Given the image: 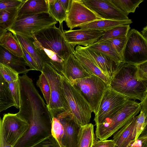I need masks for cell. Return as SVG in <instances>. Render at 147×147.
<instances>
[{
	"label": "cell",
	"instance_id": "cell-29",
	"mask_svg": "<svg viewBox=\"0 0 147 147\" xmlns=\"http://www.w3.org/2000/svg\"><path fill=\"white\" fill-rule=\"evenodd\" d=\"M90 49L100 53L118 61L123 62L121 57L116 51L110 46L101 42H97L88 47Z\"/></svg>",
	"mask_w": 147,
	"mask_h": 147
},
{
	"label": "cell",
	"instance_id": "cell-12",
	"mask_svg": "<svg viewBox=\"0 0 147 147\" xmlns=\"http://www.w3.org/2000/svg\"><path fill=\"white\" fill-rule=\"evenodd\" d=\"M2 123L5 139L13 147L25 134L29 126L26 121L16 113L4 114Z\"/></svg>",
	"mask_w": 147,
	"mask_h": 147
},
{
	"label": "cell",
	"instance_id": "cell-14",
	"mask_svg": "<svg viewBox=\"0 0 147 147\" xmlns=\"http://www.w3.org/2000/svg\"><path fill=\"white\" fill-rule=\"evenodd\" d=\"M84 4L101 19L119 20L129 19L127 15L111 0H81Z\"/></svg>",
	"mask_w": 147,
	"mask_h": 147
},
{
	"label": "cell",
	"instance_id": "cell-35",
	"mask_svg": "<svg viewBox=\"0 0 147 147\" xmlns=\"http://www.w3.org/2000/svg\"><path fill=\"white\" fill-rule=\"evenodd\" d=\"M64 133V128L62 123L57 118L53 117L51 128L52 136L55 139L61 143Z\"/></svg>",
	"mask_w": 147,
	"mask_h": 147
},
{
	"label": "cell",
	"instance_id": "cell-19",
	"mask_svg": "<svg viewBox=\"0 0 147 147\" xmlns=\"http://www.w3.org/2000/svg\"><path fill=\"white\" fill-rule=\"evenodd\" d=\"M59 119L64 128L61 144L65 147H77L78 136L80 127L68 117Z\"/></svg>",
	"mask_w": 147,
	"mask_h": 147
},
{
	"label": "cell",
	"instance_id": "cell-25",
	"mask_svg": "<svg viewBox=\"0 0 147 147\" xmlns=\"http://www.w3.org/2000/svg\"><path fill=\"white\" fill-rule=\"evenodd\" d=\"M15 105L8 84L0 73V113Z\"/></svg>",
	"mask_w": 147,
	"mask_h": 147
},
{
	"label": "cell",
	"instance_id": "cell-42",
	"mask_svg": "<svg viewBox=\"0 0 147 147\" xmlns=\"http://www.w3.org/2000/svg\"><path fill=\"white\" fill-rule=\"evenodd\" d=\"M115 143L113 140H98L95 141L92 147H114Z\"/></svg>",
	"mask_w": 147,
	"mask_h": 147
},
{
	"label": "cell",
	"instance_id": "cell-9",
	"mask_svg": "<svg viewBox=\"0 0 147 147\" xmlns=\"http://www.w3.org/2000/svg\"><path fill=\"white\" fill-rule=\"evenodd\" d=\"M41 72L47 78L50 87V98L47 108L52 118L56 117L65 111L60 88L59 73L50 65L47 63H44Z\"/></svg>",
	"mask_w": 147,
	"mask_h": 147
},
{
	"label": "cell",
	"instance_id": "cell-6",
	"mask_svg": "<svg viewBox=\"0 0 147 147\" xmlns=\"http://www.w3.org/2000/svg\"><path fill=\"white\" fill-rule=\"evenodd\" d=\"M57 22L48 12L22 15L17 16L12 26L7 30L32 38V33Z\"/></svg>",
	"mask_w": 147,
	"mask_h": 147
},
{
	"label": "cell",
	"instance_id": "cell-34",
	"mask_svg": "<svg viewBox=\"0 0 147 147\" xmlns=\"http://www.w3.org/2000/svg\"><path fill=\"white\" fill-rule=\"evenodd\" d=\"M140 114L136 116V140L146 129L147 124V112L141 110Z\"/></svg>",
	"mask_w": 147,
	"mask_h": 147
},
{
	"label": "cell",
	"instance_id": "cell-7",
	"mask_svg": "<svg viewBox=\"0 0 147 147\" xmlns=\"http://www.w3.org/2000/svg\"><path fill=\"white\" fill-rule=\"evenodd\" d=\"M70 83L79 91L96 114L104 93L109 86L101 79L94 75Z\"/></svg>",
	"mask_w": 147,
	"mask_h": 147
},
{
	"label": "cell",
	"instance_id": "cell-32",
	"mask_svg": "<svg viewBox=\"0 0 147 147\" xmlns=\"http://www.w3.org/2000/svg\"><path fill=\"white\" fill-rule=\"evenodd\" d=\"M36 85L40 88L43 95L47 105H48L50 98V87L47 78L42 72L39 76V78L36 82Z\"/></svg>",
	"mask_w": 147,
	"mask_h": 147
},
{
	"label": "cell",
	"instance_id": "cell-28",
	"mask_svg": "<svg viewBox=\"0 0 147 147\" xmlns=\"http://www.w3.org/2000/svg\"><path fill=\"white\" fill-rule=\"evenodd\" d=\"M48 12L59 24L63 23L66 18L67 12L64 9L59 0H47Z\"/></svg>",
	"mask_w": 147,
	"mask_h": 147
},
{
	"label": "cell",
	"instance_id": "cell-44",
	"mask_svg": "<svg viewBox=\"0 0 147 147\" xmlns=\"http://www.w3.org/2000/svg\"><path fill=\"white\" fill-rule=\"evenodd\" d=\"M2 119L0 117V147H13L6 142L3 134L2 123Z\"/></svg>",
	"mask_w": 147,
	"mask_h": 147
},
{
	"label": "cell",
	"instance_id": "cell-17",
	"mask_svg": "<svg viewBox=\"0 0 147 147\" xmlns=\"http://www.w3.org/2000/svg\"><path fill=\"white\" fill-rule=\"evenodd\" d=\"M0 63L6 65L19 74H27L30 69L27 68L28 65L24 57L15 56L0 45Z\"/></svg>",
	"mask_w": 147,
	"mask_h": 147
},
{
	"label": "cell",
	"instance_id": "cell-40",
	"mask_svg": "<svg viewBox=\"0 0 147 147\" xmlns=\"http://www.w3.org/2000/svg\"><path fill=\"white\" fill-rule=\"evenodd\" d=\"M136 65L137 77L140 80L147 81V61Z\"/></svg>",
	"mask_w": 147,
	"mask_h": 147
},
{
	"label": "cell",
	"instance_id": "cell-13",
	"mask_svg": "<svg viewBox=\"0 0 147 147\" xmlns=\"http://www.w3.org/2000/svg\"><path fill=\"white\" fill-rule=\"evenodd\" d=\"M75 51L85 56L92 61L110 80L121 63L88 47L77 45Z\"/></svg>",
	"mask_w": 147,
	"mask_h": 147
},
{
	"label": "cell",
	"instance_id": "cell-8",
	"mask_svg": "<svg viewBox=\"0 0 147 147\" xmlns=\"http://www.w3.org/2000/svg\"><path fill=\"white\" fill-rule=\"evenodd\" d=\"M127 37L123 62L138 65L147 61V40L134 29L129 30Z\"/></svg>",
	"mask_w": 147,
	"mask_h": 147
},
{
	"label": "cell",
	"instance_id": "cell-27",
	"mask_svg": "<svg viewBox=\"0 0 147 147\" xmlns=\"http://www.w3.org/2000/svg\"><path fill=\"white\" fill-rule=\"evenodd\" d=\"M20 8L0 11V28L7 30L12 26L17 16Z\"/></svg>",
	"mask_w": 147,
	"mask_h": 147
},
{
	"label": "cell",
	"instance_id": "cell-23",
	"mask_svg": "<svg viewBox=\"0 0 147 147\" xmlns=\"http://www.w3.org/2000/svg\"><path fill=\"white\" fill-rule=\"evenodd\" d=\"M16 39L33 59L40 71L42 72L45 63L36 49L31 39L17 34L13 33Z\"/></svg>",
	"mask_w": 147,
	"mask_h": 147
},
{
	"label": "cell",
	"instance_id": "cell-11",
	"mask_svg": "<svg viewBox=\"0 0 147 147\" xmlns=\"http://www.w3.org/2000/svg\"><path fill=\"white\" fill-rule=\"evenodd\" d=\"M101 18L86 7L81 0H71L65 20L69 30Z\"/></svg>",
	"mask_w": 147,
	"mask_h": 147
},
{
	"label": "cell",
	"instance_id": "cell-45",
	"mask_svg": "<svg viewBox=\"0 0 147 147\" xmlns=\"http://www.w3.org/2000/svg\"><path fill=\"white\" fill-rule=\"evenodd\" d=\"M62 7L67 12L71 0H59Z\"/></svg>",
	"mask_w": 147,
	"mask_h": 147
},
{
	"label": "cell",
	"instance_id": "cell-36",
	"mask_svg": "<svg viewBox=\"0 0 147 147\" xmlns=\"http://www.w3.org/2000/svg\"><path fill=\"white\" fill-rule=\"evenodd\" d=\"M0 73L8 83L18 79L19 74L10 67L0 63Z\"/></svg>",
	"mask_w": 147,
	"mask_h": 147
},
{
	"label": "cell",
	"instance_id": "cell-37",
	"mask_svg": "<svg viewBox=\"0 0 147 147\" xmlns=\"http://www.w3.org/2000/svg\"><path fill=\"white\" fill-rule=\"evenodd\" d=\"M9 87L15 103L14 106L17 109L20 107V90L18 79L16 81L9 83Z\"/></svg>",
	"mask_w": 147,
	"mask_h": 147
},
{
	"label": "cell",
	"instance_id": "cell-48",
	"mask_svg": "<svg viewBox=\"0 0 147 147\" xmlns=\"http://www.w3.org/2000/svg\"><path fill=\"white\" fill-rule=\"evenodd\" d=\"M138 142L136 140L132 144L130 145L129 147H138Z\"/></svg>",
	"mask_w": 147,
	"mask_h": 147
},
{
	"label": "cell",
	"instance_id": "cell-49",
	"mask_svg": "<svg viewBox=\"0 0 147 147\" xmlns=\"http://www.w3.org/2000/svg\"><path fill=\"white\" fill-rule=\"evenodd\" d=\"M55 139V138H54ZM56 145V147H65L61 143L59 142L57 140L55 139Z\"/></svg>",
	"mask_w": 147,
	"mask_h": 147
},
{
	"label": "cell",
	"instance_id": "cell-15",
	"mask_svg": "<svg viewBox=\"0 0 147 147\" xmlns=\"http://www.w3.org/2000/svg\"><path fill=\"white\" fill-rule=\"evenodd\" d=\"M105 31L90 29H81L64 31L67 42L74 47L76 45L87 47L97 42Z\"/></svg>",
	"mask_w": 147,
	"mask_h": 147
},
{
	"label": "cell",
	"instance_id": "cell-46",
	"mask_svg": "<svg viewBox=\"0 0 147 147\" xmlns=\"http://www.w3.org/2000/svg\"><path fill=\"white\" fill-rule=\"evenodd\" d=\"M141 34L147 40V26H146L142 29L141 32Z\"/></svg>",
	"mask_w": 147,
	"mask_h": 147
},
{
	"label": "cell",
	"instance_id": "cell-47",
	"mask_svg": "<svg viewBox=\"0 0 147 147\" xmlns=\"http://www.w3.org/2000/svg\"><path fill=\"white\" fill-rule=\"evenodd\" d=\"M7 31V30H4L0 28V45L1 41L3 36Z\"/></svg>",
	"mask_w": 147,
	"mask_h": 147
},
{
	"label": "cell",
	"instance_id": "cell-24",
	"mask_svg": "<svg viewBox=\"0 0 147 147\" xmlns=\"http://www.w3.org/2000/svg\"><path fill=\"white\" fill-rule=\"evenodd\" d=\"M97 139L92 124L89 123L80 126L78 136L77 147H92Z\"/></svg>",
	"mask_w": 147,
	"mask_h": 147
},
{
	"label": "cell",
	"instance_id": "cell-41",
	"mask_svg": "<svg viewBox=\"0 0 147 147\" xmlns=\"http://www.w3.org/2000/svg\"><path fill=\"white\" fill-rule=\"evenodd\" d=\"M20 46L22 51L24 58L30 69L31 70L40 71L37 65L32 58L24 49L21 45Z\"/></svg>",
	"mask_w": 147,
	"mask_h": 147
},
{
	"label": "cell",
	"instance_id": "cell-26",
	"mask_svg": "<svg viewBox=\"0 0 147 147\" xmlns=\"http://www.w3.org/2000/svg\"><path fill=\"white\" fill-rule=\"evenodd\" d=\"M0 45L15 56L24 57L21 46L11 32H7L5 34Z\"/></svg>",
	"mask_w": 147,
	"mask_h": 147
},
{
	"label": "cell",
	"instance_id": "cell-1",
	"mask_svg": "<svg viewBox=\"0 0 147 147\" xmlns=\"http://www.w3.org/2000/svg\"><path fill=\"white\" fill-rule=\"evenodd\" d=\"M19 87L20 107L16 114L29 126L13 147H29L51 135L52 118L33 82L22 83Z\"/></svg>",
	"mask_w": 147,
	"mask_h": 147
},
{
	"label": "cell",
	"instance_id": "cell-21",
	"mask_svg": "<svg viewBox=\"0 0 147 147\" xmlns=\"http://www.w3.org/2000/svg\"><path fill=\"white\" fill-rule=\"evenodd\" d=\"M47 0H26L19 9L17 16L48 12Z\"/></svg>",
	"mask_w": 147,
	"mask_h": 147
},
{
	"label": "cell",
	"instance_id": "cell-33",
	"mask_svg": "<svg viewBox=\"0 0 147 147\" xmlns=\"http://www.w3.org/2000/svg\"><path fill=\"white\" fill-rule=\"evenodd\" d=\"M127 39V36L112 39L98 40V41L102 42L111 46L119 55L122 59L123 53Z\"/></svg>",
	"mask_w": 147,
	"mask_h": 147
},
{
	"label": "cell",
	"instance_id": "cell-3",
	"mask_svg": "<svg viewBox=\"0 0 147 147\" xmlns=\"http://www.w3.org/2000/svg\"><path fill=\"white\" fill-rule=\"evenodd\" d=\"M60 88L65 111L57 115L60 119L70 118L79 127L89 123L92 112L79 91L63 74H59Z\"/></svg>",
	"mask_w": 147,
	"mask_h": 147
},
{
	"label": "cell",
	"instance_id": "cell-43",
	"mask_svg": "<svg viewBox=\"0 0 147 147\" xmlns=\"http://www.w3.org/2000/svg\"><path fill=\"white\" fill-rule=\"evenodd\" d=\"M138 143V147H147V133L146 129L137 139Z\"/></svg>",
	"mask_w": 147,
	"mask_h": 147
},
{
	"label": "cell",
	"instance_id": "cell-5",
	"mask_svg": "<svg viewBox=\"0 0 147 147\" xmlns=\"http://www.w3.org/2000/svg\"><path fill=\"white\" fill-rule=\"evenodd\" d=\"M140 110V103L129 100L103 123L96 126V138L100 140H107L136 116Z\"/></svg>",
	"mask_w": 147,
	"mask_h": 147
},
{
	"label": "cell",
	"instance_id": "cell-30",
	"mask_svg": "<svg viewBox=\"0 0 147 147\" xmlns=\"http://www.w3.org/2000/svg\"><path fill=\"white\" fill-rule=\"evenodd\" d=\"M130 29L129 25L119 26L105 32L98 40H104L127 36Z\"/></svg>",
	"mask_w": 147,
	"mask_h": 147
},
{
	"label": "cell",
	"instance_id": "cell-22",
	"mask_svg": "<svg viewBox=\"0 0 147 147\" xmlns=\"http://www.w3.org/2000/svg\"><path fill=\"white\" fill-rule=\"evenodd\" d=\"M73 54L84 69L90 75H94L102 80L109 86L110 79L94 63L85 56L74 51Z\"/></svg>",
	"mask_w": 147,
	"mask_h": 147
},
{
	"label": "cell",
	"instance_id": "cell-38",
	"mask_svg": "<svg viewBox=\"0 0 147 147\" xmlns=\"http://www.w3.org/2000/svg\"><path fill=\"white\" fill-rule=\"evenodd\" d=\"M25 1L0 0V11L9 9L20 8Z\"/></svg>",
	"mask_w": 147,
	"mask_h": 147
},
{
	"label": "cell",
	"instance_id": "cell-18",
	"mask_svg": "<svg viewBox=\"0 0 147 147\" xmlns=\"http://www.w3.org/2000/svg\"><path fill=\"white\" fill-rule=\"evenodd\" d=\"M61 74L70 82L76 80L91 76L83 68L73 54L69 57L65 63Z\"/></svg>",
	"mask_w": 147,
	"mask_h": 147
},
{
	"label": "cell",
	"instance_id": "cell-16",
	"mask_svg": "<svg viewBox=\"0 0 147 147\" xmlns=\"http://www.w3.org/2000/svg\"><path fill=\"white\" fill-rule=\"evenodd\" d=\"M136 119V116L113 135L114 147H129L135 141Z\"/></svg>",
	"mask_w": 147,
	"mask_h": 147
},
{
	"label": "cell",
	"instance_id": "cell-39",
	"mask_svg": "<svg viewBox=\"0 0 147 147\" xmlns=\"http://www.w3.org/2000/svg\"><path fill=\"white\" fill-rule=\"evenodd\" d=\"M29 147H56L55 140L51 135L44 138Z\"/></svg>",
	"mask_w": 147,
	"mask_h": 147
},
{
	"label": "cell",
	"instance_id": "cell-31",
	"mask_svg": "<svg viewBox=\"0 0 147 147\" xmlns=\"http://www.w3.org/2000/svg\"><path fill=\"white\" fill-rule=\"evenodd\" d=\"M119 9L127 16L134 13L137 8L144 0H111Z\"/></svg>",
	"mask_w": 147,
	"mask_h": 147
},
{
	"label": "cell",
	"instance_id": "cell-20",
	"mask_svg": "<svg viewBox=\"0 0 147 147\" xmlns=\"http://www.w3.org/2000/svg\"><path fill=\"white\" fill-rule=\"evenodd\" d=\"M133 22L128 19L115 20L101 19L83 24L78 27L81 29H90L105 32L116 26L124 25H130Z\"/></svg>",
	"mask_w": 147,
	"mask_h": 147
},
{
	"label": "cell",
	"instance_id": "cell-10",
	"mask_svg": "<svg viewBox=\"0 0 147 147\" xmlns=\"http://www.w3.org/2000/svg\"><path fill=\"white\" fill-rule=\"evenodd\" d=\"M130 99L109 86L104 92L98 111L95 115V125L102 123Z\"/></svg>",
	"mask_w": 147,
	"mask_h": 147
},
{
	"label": "cell",
	"instance_id": "cell-2",
	"mask_svg": "<svg viewBox=\"0 0 147 147\" xmlns=\"http://www.w3.org/2000/svg\"><path fill=\"white\" fill-rule=\"evenodd\" d=\"M55 25L32 33V39L45 63L50 65L62 74L65 63L75 49L66 40L63 23L59 24L58 28Z\"/></svg>",
	"mask_w": 147,
	"mask_h": 147
},
{
	"label": "cell",
	"instance_id": "cell-4",
	"mask_svg": "<svg viewBox=\"0 0 147 147\" xmlns=\"http://www.w3.org/2000/svg\"><path fill=\"white\" fill-rule=\"evenodd\" d=\"M136 69V65L121 62L111 79L109 86L130 99L141 102L147 97V81L138 78Z\"/></svg>",
	"mask_w": 147,
	"mask_h": 147
}]
</instances>
